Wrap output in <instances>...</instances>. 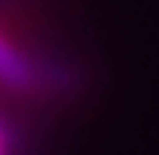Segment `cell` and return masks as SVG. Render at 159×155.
<instances>
[{
	"label": "cell",
	"mask_w": 159,
	"mask_h": 155,
	"mask_svg": "<svg viewBox=\"0 0 159 155\" xmlns=\"http://www.w3.org/2000/svg\"><path fill=\"white\" fill-rule=\"evenodd\" d=\"M0 155H7V138H3V128H0Z\"/></svg>",
	"instance_id": "obj_1"
}]
</instances>
